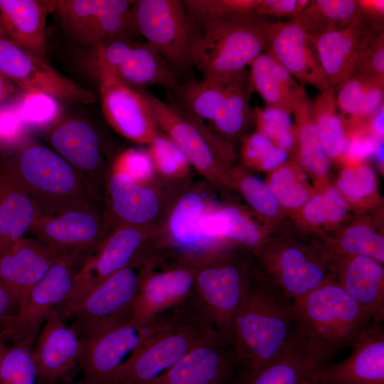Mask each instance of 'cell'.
Returning <instances> with one entry per match:
<instances>
[{"mask_svg": "<svg viewBox=\"0 0 384 384\" xmlns=\"http://www.w3.org/2000/svg\"><path fill=\"white\" fill-rule=\"evenodd\" d=\"M294 332V301L274 282L249 279L231 329V341L243 371L281 356Z\"/></svg>", "mask_w": 384, "mask_h": 384, "instance_id": "1", "label": "cell"}, {"mask_svg": "<svg viewBox=\"0 0 384 384\" xmlns=\"http://www.w3.org/2000/svg\"><path fill=\"white\" fill-rule=\"evenodd\" d=\"M373 321L338 282L329 279L294 301L295 330L330 362L341 350L351 347Z\"/></svg>", "mask_w": 384, "mask_h": 384, "instance_id": "2", "label": "cell"}, {"mask_svg": "<svg viewBox=\"0 0 384 384\" xmlns=\"http://www.w3.org/2000/svg\"><path fill=\"white\" fill-rule=\"evenodd\" d=\"M256 15L218 21L194 34L191 58L203 79L225 81L245 70L267 49L264 26Z\"/></svg>", "mask_w": 384, "mask_h": 384, "instance_id": "3", "label": "cell"}, {"mask_svg": "<svg viewBox=\"0 0 384 384\" xmlns=\"http://www.w3.org/2000/svg\"><path fill=\"white\" fill-rule=\"evenodd\" d=\"M14 169L40 217L91 208L90 185L55 151L41 146L28 147Z\"/></svg>", "mask_w": 384, "mask_h": 384, "instance_id": "4", "label": "cell"}, {"mask_svg": "<svg viewBox=\"0 0 384 384\" xmlns=\"http://www.w3.org/2000/svg\"><path fill=\"white\" fill-rule=\"evenodd\" d=\"M186 300L167 326L150 338L113 376L111 384H145L161 375L193 348L215 334Z\"/></svg>", "mask_w": 384, "mask_h": 384, "instance_id": "5", "label": "cell"}, {"mask_svg": "<svg viewBox=\"0 0 384 384\" xmlns=\"http://www.w3.org/2000/svg\"><path fill=\"white\" fill-rule=\"evenodd\" d=\"M176 308L146 322L129 318L79 336L83 383L111 384L116 372L150 338L169 325Z\"/></svg>", "mask_w": 384, "mask_h": 384, "instance_id": "6", "label": "cell"}, {"mask_svg": "<svg viewBox=\"0 0 384 384\" xmlns=\"http://www.w3.org/2000/svg\"><path fill=\"white\" fill-rule=\"evenodd\" d=\"M248 281L234 264L208 265L197 269L186 301L193 312L214 332L231 339L233 319Z\"/></svg>", "mask_w": 384, "mask_h": 384, "instance_id": "7", "label": "cell"}, {"mask_svg": "<svg viewBox=\"0 0 384 384\" xmlns=\"http://www.w3.org/2000/svg\"><path fill=\"white\" fill-rule=\"evenodd\" d=\"M134 15L139 34L178 75L193 67L191 48L194 31L183 1H137Z\"/></svg>", "mask_w": 384, "mask_h": 384, "instance_id": "8", "label": "cell"}, {"mask_svg": "<svg viewBox=\"0 0 384 384\" xmlns=\"http://www.w3.org/2000/svg\"><path fill=\"white\" fill-rule=\"evenodd\" d=\"M94 47L97 74L112 75L134 88L159 85L172 90L178 84V75L147 42L114 39Z\"/></svg>", "mask_w": 384, "mask_h": 384, "instance_id": "9", "label": "cell"}, {"mask_svg": "<svg viewBox=\"0 0 384 384\" xmlns=\"http://www.w3.org/2000/svg\"><path fill=\"white\" fill-rule=\"evenodd\" d=\"M81 262L58 258L32 288L24 304L0 326L11 342L28 341L34 344L48 316L65 300Z\"/></svg>", "mask_w": 384, "mask_h": 384, "instance_id": "10", "label": "cell"}, {"mask_svg": "<svg viewBox=\"0 0 384 384\" xmlns=\"http://www.w3.org/2000/svg\"><path fill=\"white\" fill-rule=\"evenodd\" d=\"M137 1L60 0L55 8L63 21L81 40L96 46L139 33L134 15Z\"/></svg>", "mask_w": 384, "mask_h": 384, "instance_id": "11", "label": "cell"}, {"mask_svg": "<svg viewBox=\"0 0 384 384\" xmlns=\"http://www.w3.org/2000/svg\"><path fill=\"white\" fill-rule=\"evenodd\" d=\"M141 276L134 267L119 270L85 295L65 320H71V327L80 336L131 318Z\"/></svg>", "mask_w": 384, "mask_h": 384, "instance_id": "12", "label": "cell"}, {"mask_svg": "<svg viewBox=\"0 0 384 384\" xmlns=\"http://www.w3.org/2000/svg\"><path fill=\"white\" fill-rule=\"evenodd\" d=\"M242 372L231 339L215 334L145 384H236Z\"/></svg>", "mask_w": 384, "mask_h": 384, "instance_id": "13", "label": "cell"}, {"mask_svg": "<svg viewBox=\"0 0 384 384\" xmlns=\"http://www.w3.org/2000/svg\"><path fill=\"white\" fill-rule=\"evenodd\" d=\"M0 74L27 92H41L72 102L89 104L95 101L92 92L5 38H0Z\"/></svg>", "mask_w": 384, "mask_h": 384, "instance_id": "14", "label": "cell"}, {"mask_svg": "<svg viewBox=\"0 0 384 384\" xmlns=\"http://www.w3.org/2000/svg\"><path fill=\"white\" fill-rule=\"evenodd\" d=\"M31 230L55 259L82 262L99 246L100 223L92 208L41 216Z\"/></svg>", "mask_w": 384, "mask_h": 384, "instance_id": "15", "label": "cell"}, {"mask_svg": "<svg viewBox=\"0 0 384 384\" xmlns=\"http://www.w3.org/2000/svg\"><path fill=\"white\" fill-rule=\"evenodd\" d=\"M267 50L302 85L319 92L331 87L321 68L314 37L293 21L264 23Z\"/></svg>", "mask_w": 384, "mask_h": 384, "instance_id": "16", "label": "cell"}, {"mask_svg": "<svg viewBox=\"0 0 384 384\" xmlns=\"http://www.w3.org/2000/svg\"><path fill=\"white\" fill-rule=\"evenodd\" d=\"M98 77L102 110L109 124L134 141L151 142L156 135L157 123L142 88L131 87L108 74Z\"/></svg>", "mask_w": 384, "mask_h": 384, "instance_id": "17", "label": "cell"}, {"mask_svg": "<svg viewBox=\"0 0 384 384\" xmlns=\"http://www.w3.org/2000/svg\"><path fill=\"white\" fill-rule=\"evenodd\" d=\"M81 341L56 310L46 318L32 348L38 383L56 384L80 366Z\"/></svg>", "mask_w": 384, "mask_h": 384, "instance_id": "18", "label": "cell"}, {"mask_svg": "<svg viewBox=\"0 0 384 384\" xmlns=\"http://www.w3.org/2000/svg\"><path fill=\"white\" fill-rule=\"evenodd\" d=\"M349 356L329 363L311 375L313 384H384V329L383 322L373 321L351 346Z\"/></svg>", "mask_w": 384, "mask_h": 384, "instance_id": "19", "label": "cell"}, {"mask_svg": "<svg viewBox=\"0 0 384 384\" xmlns=\"http://www.w3.org/2000/svg\"><path fill=\"white\" fill-rule=\"evenodd\" d=\"M383 30L362 15L339 29L312 35L321 68L331 87H336L352 76L364 45L372 32Z\"/></svg>", "mask_w": 384, "mask_h": 384, "instance_id": "20", "label": "cell"}, {"mask_svg": "<svg viewBox=\"0 0 384 384\" xmlns=\"http://www.w3.org/2000/svg\"><path fill=\"white\" fill-rule=\"evenodd\" d=\"M156 123L169 134L171 139L197 169L208 171L214 165L218 145L193 117L178 106L163 102L142 89Z\"/></svg>", "mask_w": 384, "mask_h": 384, "instance_id": "21", "label": "cell"}, {"mask_svg": "<svg viewBox=\"0 0 384 384\" xmlns=\"http://www.w3.org/2000/svg\"><path fill=\"white\" fill-rule=\"evenodd\" d=\"M55 260L51 252L35 238H22L0 252V282L16 311Z\"/></svg>", "mask_w": 384, "mask_h": 384, "instance_id": "22", "label": "cell"}, {"mask_svg": "<svg viewBox=\"0 0 384 384\" xmlns=\"http://www.w3.org/2000/svg\"><path fill=\"white\" fill-rule=\"evenodd\" d=\"M329 363L321 350L294 329L281 356L260 368L243 371L236 384H306L316 370Z\"/></svg>", "mask_w": 384, "mask_h": 384, "instance_id": "23", "label": "cell"}, {"mask_svg": "<svg viewBox=\"0 0 384 384\" xmlns=\"http://www.w3.org/2000/svg\"><path fill=\"white\" fill-rule=\"evenodd\" d=\"M196 270L175 268L157 274H142L131 319L146 322L181 304L191 293Z\"/></svg>", "mask_w": 384, "mask_h": 384, "instance_id": "24", "label": "cell"}, {"mask_svg": "<svg viewBox=\"0 0 384 384\" xmlns=\"http://www.w3.org/2000/svg\"><path fill=\"white\" fill-rule=\"evenodd\" d=\"M55 1L0 0V21L11 41L46 61V23Z\"/></svg>", "mask_w": 384, "mask_h": 384, "instance_id": "25", "label": "cell"}, {"mask_svg": "<svg viewBox=\"0 0 384 384\" xmlns=\"http://www.w3.org/2000/svg\"><path fill=\"white\" fill-rule=\"evenodd\" d=\"M39 210L14 168L0 176V252L22 238Z\"/></svg>", "mask_w": 384, "mask_h": 384, "instance_id": "26", "label": "cell"}, {"mask_svg": "<svg viewBox=\"0 0 384 384\" xmlns=\"http://www.w3.org/2000/svg\"><path fill=\"white\" fill-rule=\"evenodd\" d=\"M249 66L253 90L262 97L268 107L291 114L306 95L304 85L298 82L267 49Z\"/></svg>", "mask_w": 384, "mask_h": 384, "instance_id": "27", "label": "cell"}, {"mask_svg": "<svg viewBox=\"0 0 384 384\" xmlns=\"http://www.w3.org/2000/svg\"><path fill=\"white\" fill-rule=\"evenodd\" d=\"M338 283L374 321L383 322L384 284L381 263L366 256H351L344 264Z\"/></svg>", "mask_w": 384, "mask_h": 384, "instance_id": "28", "label": "cell"}, {"mask_svg": "<svg viewBox=\"0 0 384 384\" xmlns=\"http://www.w3.org/2000/svg\"><path fill=\"white\" fill-rule=\"evenodd\" d=\"M50 142L55 152L89 184L88 179L100 163L99 140L95 131L83 121L72 119L54 130Z\"/></svg>", "mask_w": 384, "mask_h": 384, "instance_id": "29", "label": "cell"}, {"mask_svg": "<svg viewBox=\"0 0 384 384\" xmlns=\"http://www.w3.org/2000/svg\"><path fill=\"white\" fill-rule=\"evenodd\" d=\"M274 282L294 301L322 284L327 279L324 265L295 247L281 250L274 258Z\"/></svg>", "mask_w": 384, "mask_h": 384, "instance_id": "30", "label": "cell"}, {"mask_svg": "<svg viewBox=\"0 0 384 384\" xmlns=\"http://www.w3.org/2000/svg\"><path fill=\"white\" fill-rule=\"evenodd\" d=\"M109 191L114 213L126 222L143 223L158 211L155 193L122 171H117L111 178Z\"/></svg>", "mask_w": 384, "mask_h": 384, "instance_id": "31", "label": "cell"}, {"mask_svg": "<svg viewBox=\"0 0 384 384\" xmlns=\"http://www.w3.org/2000/svg\"><path fill=\"white\" fill-rule=\"evenodd\" d=\"M335 93L338 112L358 122L383 104L384 77L355 73L335 87Z\"/></svg>", "mask_w": 384, "mask_h": 384, "instance_id": "32", "label": "cell"}, {"mask_svg": "<svg viewBox=\"0 0 384 384\" xmlns=\"http://www.w3.org/2000/svg\"><path fill=\"white\" fill-rule=\"evenodd\" d=\"M361 16L357 0H309L294 19L307 33L316 35L339 30Z\"/></svg>", "mask_w": 384, "mask_h": 384, "instance_id": "33", "label": "cell"}, {"mask_svg": "<svg viewBox=\"0 0 384 384\" xmlns=\"http://www.w3.org/2000/svg\"><path fill=\"white\" fill-rule=\"evenodd\" d=\"M254 92L246 69L231 77L227 82L226 92L213 122L223 134H238L250 117H252L250 99Z\"/></svg>", "mask_w": 384, "mask_h": 384, "instance_id": "34", "label": "cell"}, {"mask_svg": "<svg viewBox=\"0 0 384 384\" xmlns=\"http://www.w3.org/2000/svg\"><path fill=\"white\" fill-rule=\"evenodd\" d=\"M228 80H190L178 83L172 90L178 102L175 105L199 119L213 122L225 97Z\"/></svg>", "mask_w": 384, "mask_h": 384, "instance_id": "35", "label": "cell"}, {"mask_svg": "<svg viewBox=\"0 0 384 384\" xmlns=\"http://www.w3.org/2000/svg\"><path fill=\"white\" fill-rule=\"evenodd\" d=\"M292 113L297 124L302 164L313 174H326L329 169V157L322 146L315 123L313 100L306 95Z\"/></svg>", "mask_w": 384, "mask_h": 384, "instance_id": "36", "label": "cell"}, {"mask_svg": "<svg viewBox=\"0 0 384 384\" xmlns=\"http://www.w3.org/2000/svg\"><path fill=\"white\" fill-rule=\"evenodd\" d=\"M315 123L328 157L336 158L344 152L347 139L343 121L338 114L335 88L320 92L313 100Z\"/></svg>", "mask_w": 384, "mask_h": 384, "instance_id": "37", "label": "cell"}, {"mask_svg": "<svg viewBox=\"0 0 384 384\" xmlns=\"http://www.w3.org/2000/svg\"><path fill=\"white\" fill-rule=\"evenodd\" d=\"M259 0H186L185 9L193 29L218 21L255 15Z\"/></svg>", "mask_w": 384, "mask_h": 384, "instance_id": "38", "label": "cell"}, {"mask_svg": "<svg viewBox=\"0 0 384 384\" xmlns=\"http://www.w3.org/2000/svg\"><path fill=\"white\" fill-rule=\"evenodd\" d=\"M203 202L199 195L189 193L176 206L170 220V229L176 241L186 246L205 242L203 231Z\"/></svg>", "mask_w": 384, "mask_h": 384, "instance_id": "39", "label": "cell"}, {"mask_svg": "<svg viewBox=\"0 0 384 384\" xmlns=\"http://www.w3.org/2000/svg\"><path fill=\"white\" fill-rule=\"evenodd\" d=\"M0 364V384H36L37 373L32 358L33 343L28 341L11 342Z\"/></svg>", "mask_w": 384, "mask_h": 384, "instance_id": "40", "label": "cell"}, {"mask_svg": "<svg viewBox=\"0 0 384 384\" xmlns=\"http://www.w3.org/2000/svg\"><path fill=\"white\" fill-rule=\"evenodd\" d=\"M252 117L256 120L259 133L267 137L275 146L285 150L290 149L295 140L290 113L274 107L252 108Z\"/></svg>", "mask_w": 384, "mask_h": 384, "instance_id": "41", "label": "cell"}, {"mask_svg": "<svg viewBox=\"0 0 384 384\" xmlns=\"http://www.w3.org/2000/svg\"><path fill=\"white\" fill-rule=\"evenodd\" d=\"M340 247L351 256H366L380 263L384 261L383 238L364 226L348 228L341 240Z\"/></svg>", "mask_w": 384, "mask_h": 384, "instance_id": "42", "label": "cell"}, {"mask_svg": "<svg viewBox=\"0 0 384 384\" xmlns=\"http://www.w3.org/2000/svg\"><path fill=\"white\" fill-rule=\"evenodd\" d=\"M218 236L226 235L246 245L255 246L260 240L257 228L234 208H225L213 213Z\"/></svg>", "mask_w": 384, "mask_h": 384, "instance_id": "43", "label": "cell"}, {"mask_svg": "<svg viewBox=\"0 0 384 384\" xmlns=\"http://www.w3.org/2000/svg\"><path fill=\"white\" fill-rule=\"evenodd\" d=\"M270 188L277 201L286 207L300 206L309 198L307 190L297 182L294 171L288 167L279 169L274 172Z\"/></svg>", "mask_w": 384, "mask_h": 384, "instance_id": "44", "label": "cell"}, {"mask_svg": "<svg viewBox=\"0 0 384 384\" xmlns=\"http://www.w3.org/2000/svg\"><path fill=\"white\" fill-rule=\"evenodd\" d=\"M244 156L249 161L271 170L287 159V151L275 146L267 137L257 132L249 137L244 144Z\"/></svg>", "mask_w": 384, "mask_h": 384, "instance_id": "45", "label": "cell"}, {"mask_svg": "<svg viewBox=\"0 0 384 384\" xmlns=\"http://www.w3.org/2000/svg\"><path fill=\"white\" fill-rule=\"evenodd\" d=\"M346 208L339 193L331 188L324 194L314 198L306 205L304 215L313 223L336 222L343 217Z\"/></svg>", "mask_w": 384, "mask_h": 384, "instance_id": "46", "label": "cell"}, {"mask_svg": "<svg viewBox=\"0 0 384 384\" xmlns=\"http://www.w3.org/2000/svg\"><path fill=\"white\" fill-rule=\"evenodd\" d=\"M150 142L151 159L164 174H175L186 168L189 161L171 139L156 135Z\"/></svg>", "mask_w": 384, "mask_h": 384, "instance_id": "47", "label": "cell"}, {"mask_svg": "<svg viewBox=\"0 0 384 384\" xmlns=\"http://www.w3.org/2000/svg\"><path fill=\"white\" fill-rule=\"evenodd\" d=\"M23 122L43 124L55 118L58 108L53 97L41 92H27L17 109Z\"/></svg>", "mask_w": 384, "mask_h": 384, "instance_id": "48", "label": "cell"}, {"mask_svg": "<svg viewBox=\"0 0 384 384\" xmlns=\"http://www.w3.org/2000/svg\"><path fill=\"white\" fill-rule=\"evenodd\" d=\"M340 190L352 200H358L372 193L376 188V176L371 168L363 166L341 171L338 180Z\"/></svg>", "mask_w": 384, "mask_h": 384, "instance_id": "49", "label": "cell"}, {"mask_svg": "<svg viewBox=\"0 0 384 384\" xmlns=\"http://www.w3.org/2000/svg\"><path fill=\"white\" fill-rule=\"evenodd\" d=\"M355 73L384 77V30L374 31L369 36Z\"/></svg>", "mask_w": 384, "mask_h": 384, "instance_id": "50", "label": "cell"}, {"mask_svg": "<svg viewBox=\"0 0 384 384\" xmlns=\"http://www.w3.org/2000/svg\"><path fill=\"white\" fill-rule=\"evenodd\" d=\"M242 193L248 203L258 212L274 215L277 211V201L270 187L255 177H247L242 183Z\"/></svg>", "mask_w": 384, "mask_h": 384, "instance_id": "51", "label": "cell"}, {"mask_svg": "<svg viewBox=\"0 0 384 384\" xmlns=\"http://www.w3.org/2000/svg\"><path fill=\"white\" fill-rule=\"evenodd\" d=\"M153 161L147 153L137 150H129L119 159L118 170L137 182L149 179L153 172Z\"/></svg>", "mask_w": 384, "mask_h": 384, "instance_id": "52", "label": "cell"}, {"mask_svg": "<svg viewBox=\"0 0 384 384\" xmlns=\"http://www.w3.org/2000/svg\"><path fill=\"white\" fill-rule=\"evenodd\" d=\"M308 2L309 0H259L255 14L267 20L270 18L292 20L302 11Z\"/></svg>", "mask_w": 384, "mask_h": 384, "instance_id": "53", "label": "cell"}, {"mask_svg": "<svg viewBox=\"0 0 384 384\" xmlns=\"http://www.w3.org/2000/svg\"><path fill=\"white\" fill-rule=\"evenodd\" d=\"M380 142L372 135L351 138L347 140L344 152L353 159L361 160L373 154Z\"/></svg>", "mask_w": 384, "mask_h": 384, "instance_id": "54", "label": "cell"}, {"mask_svg": "<svg viewBox=\"0 0 384 384\" xmlns=\"http://www.w3.org/2000/svg\"><path fill=\"white\" fill-rule=\"evenodd\" d=\"M22 120L17 109L5 108L0 110V138L12 139L20 132Z\"/></svg>", "mask_w": 384, "mask_h": 384, "instance_id": "55", "label": "cell"}, {"mask_svg": "<svg viewBox=\"0 0 384 384\" xmlns=\"http://www.w3.org/2000/svg\"><path fill=\"white\" fill-rule=\"evenodd\" d=\"M361 14L376 27L383 28L384 1L357 0Z\"/></svg>", "mask_w": 384, "mask_h": 384, "instance_id": "56", "label": "cell"}, {"mask_svg": "<svg viewBox=\"0 0 384 384\" xmlns=\"http://www.w3.org/2000/svg\"><path fill=\"white\" fill-rule=\"evenodd\" d=\"M16 311V308L10 295L0 282V326L7 317Z\"/></svg>", "mask_w": 384, "mask_h": 384, "instance_id": "57", "label": "cell"}, {"mask_svg": "<svg viewBox=\"0 0 384 384\" xmlns=\"http://www.w3.org/2000/svg\"><path fill=\"white\" fill-rule=\"evenodd\" d=\"M367 119H370V124L373 130V135L375 138L378 140H381L383 137L384 127V104H383L376 111H375Z\"/></svg>", "mask_w": 384, "mask_h": 384, "instance_id": "58", "label": "cell"}, {"mask_svg": "<svg viewBox=\"0 0 384 384\" xmlns=\"http://www.w3.org/2000/svg\"><path fill=\"white\" fill-rule=\"evenodd\" d=\"M11 89L12 85L8 79L0 74V102L8 96Z\"/></svg>", "mask_w": 384, "mask_h": 384, "instance_id": "59", "label": "cell"}, {"mask_svg": "<svg viewBox=\"0 0 384 384\" xmlns=\"http://www.w3.org/2000/svg\"><path fill=\"white\" fill-rule=\"evenodd\" d=\"M9 341L5 335L0 331V364L4 356V352L6 351L9 345L7 342Z\"/></svg>", "mask_w": 384, "mask_h": 384, "instance_id": "60", "label": "cell"}, {"mask_svg": "<svg viewBox=\"0 0 384 384\" xmlns=\"http://www.w3.org/2000/svg\"><path fill=\"white\" fill-rule=\"evenodd\" d=\"M383 141L380 142L374 151L375 158L379 163L383 162Z\"/></svg>", "mask_w": 384, "mask_h": 384, "instance_id": "61", "label": "cell"}, {"mask_svg": "<svg viewBox=\"0 0 384 384\" xmlns=\"http://www.w3.org/2000/svg\"><path fill=\"white\" fill-rule=\"evenodd\" d=\"M6 33L0 21V38H4V36L6 35Z\"/></svg>", "mask_w": 384, "mask_h": 384, "instance_id": "62", "label": "cell"}, {"mask_svg": "<svg viewBox=\"0 0 384 384\" xmlns=\"http://www.w3.org/2000/svg\"><path fill=\"white\" fill-rule=\"evenodd\" d=\"M306 384H313V383H312L311 382V380H310V381H309L308 383H306Z\"/></svg>", "mask_w": 384, "mask_h": 384, "instance_id": "63", "label": "cell"}, {"mask_svg": "<svg viewBox=\"0 0 384 384\" xmlns=\"http://www.w3.org/2000/svg\"><path fill=\"white\" fill-rule=\"evenodd\" d=\"M82 384H84V383H82Z\"/></svg>", "mask_w": 384, "mask_h": 384, "instance_id": "64", "label": "cell"}]
</instances>
